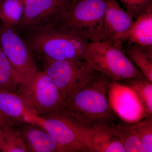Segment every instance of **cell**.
I'll use <instances>...</instances> for the list:
<instances>
[{
	"mask_svg": "<svg viewBox=\"0 0 152 152\" xmlns=\"http://www.w3.org/2000/svg\"><path fill=\"white\" fill-rule=\"evenodd\" d=\"M111 81L104 74L95 71L89 80L64 102L61 109L91 127L102 124H114L115 118L108 95Z\"/></svg>",
	"mask_w": 152,
	"mask_h": 152,
	"instance_id": "cell-1",
	"label": "cell"
},
{
	"mask_svg": "<svg viewBox=\"0 0 152 152\" xmlns=\"http://www.w3.org/2000/svg\"><path fill=\"white\" fill-rule=\"evenodd\" d=\"M28 123L37 125L50 133L62 152H91L89 141L94 128L63 109L43 115L30 114Z\"/></svg>",
	"mask_w": 152,
	"mask_h": 152,
	"instance_id": "cell-2",
	"label": "cell"
},
{
	"mask_svg": "<svg viewBox=\"0 0 152 152\" xmlns=\"http://www.w3.org/2000/svg\"><path fill=\"white\" fill-rule=\"evenodd\" d=\"M25 42L32 52L56 61L86 60L90 43L76 33L59 28L30 34Z\"/></svg>",
	"mask_w": 152,
	"mask_h": 152,
	"instance_id": "cell-3",
	"label": "cell"
},
{
	"mask_svg": "<svg viewBox=\"0 0 152 152\" xmlns=\"http://www.w3.org/2000/svg\"><path fill=\"white\" fill-rule=\"evenodd\" d=\"M85 60L93 70L116 81L145 77L123 51V47L109 41L90 42Z\"/></svg>",
	"mask_w": 152,
	"mask_h": 152,
	"instance_id": "cell-4",
	"label": "cell"
},
{
	"mask_svg": "<svg viewBox=\"0 0 152 152\" xmlns=\"http://www.w3.org/2000/svg\"><path fill=\"white\" fill-rule=\"evenodd\" d=\"M107 0H72L57 28L69 30L90 42L106 40L104 20Z\"/></svg>",
	"mask_w": 152,
	"mask_h": 152,
	"instance_id": "cell-5",
	"label": "cell"
},
{
	"mask_svg": "<svg viewBox=\"0 0 152 152\" xmlns=\"http://www.w3.org/2000/svg\"><path fill=\"white\" fill-rule=\"evenodd\" d=\"M43 71L58 87L64 102L73 96L92 76L86 60L56 61L42 58Z\"/></svg>",
	"mask_w": 152,
	"mask_h": 152,
	"instance_id": "cell-6",
	"label": "cell"
},
{
	"mask_svg": "<svg viewBox=\"0 0 152 152\" xmlns=\"http://www.w3.org/2000/svg\"><path fill=\"white\" fill-rule=\"evenodd\" d=\"M72 0H24L18 28L28 35L57 28Z\"/></svg>",
	"mask_w": 152,
	"mask_h": 152,
	"instance_id": "cell-7",
	"label": "cell"
},
{
	"mask_svg": "<svg viewBox=\"0 0 152 152\" xmlns=\"http://www.w3.org/2000/svg\"><path fill=\"white\" fill-rule=\"evenodd\" d=\"M33 114L43 115L61 108L64 103L61 92L43 71L38 70L19 90Z\"/></svg>",
	"mask_w": 152,
	"mask_h": 152,
	"instance_id": "cell-8",
	"label": "cell"
},
{
	"mask_svg": "<svg viewBox=\"0 0 152 152\" xmlns=\"http://www.w3.org/2000/svg\"><path fill=\"white\" fill-rule=\"evenodd\" d=\"M0 45L22 87L39 70L31 51L16 29L1 23Z\"/></svg>",
	"mask_w": 152,
	"mask_h": 152,
	"instance_id": "cell-9",
	"label": "cell"
},
{
	"mask_svg": "<svg viewBox=\"0 0 152 152\" xmlns=\"http://www.w3.org/2000/svg\"><path fill=\"white\" fill-rule=\"evenodd\" d=\"M108 95L114 113L124 122L135 124L148 117L140 100L130 87L112 80Z\"/></svg>",
	"mask_w": 152,
	"mask_h": 152,
	"instance_id": "cell-10",
	"label": "cell"
},
{
	"mask_svg": "<svg viewBox=\"0 0 152 152\" xmlns=\"http://www.w3.org/2000/svg\"><path fill=\"white\" fill-rule=\"evenodd\" d=\"M134 18L123 10L117 0H107L104 20L106 41L124 46L128 41Z\"/></svg>",
	"mask_w": 152,
	"mask_h": 152,
	"instance_id": "cell-11",
	"label": "cell"
},
{
	"mask_svg": "<svg viewBox=\"0 0 152 152\" xmlns=\"http://www.w3.org/2000/svg\"><path fill=\"white\" fill-rule=\"evenodd\" d=\"M22 137L29 152H62L55 138L42 128L30 123H24Z\"/></svg>",
	"mask_w": 152,
	"mask_h": 152,
	"instance_id": "cell-12",
	"label": "cell"
},
{
	"mask_svg": "<svg viewBox=\"0 0 152 152\" xmlns=\"http://www.w3.org/2000/svg\"><path fill=\"white\" fill-rule=\"evenodd\" d=\"M115 124H102L94 127L90 138L91 152H125Z\"/></svg>",
	"mask_w": 152,
	"mask_h": 152,
	"instance_id": "cell-13",
	"label": "cell"
},
{
	"mask_svg": "<svg viewBox=\"0 0 152 152\" xmlns=\"http://www.w3.org/2000/svg\"><path fill=\"white\" fill-rule=\"evenodd\" d=\"M0 113L16 123H27L28 116L32 113L18 93L0 89Z\"/></svg>",
	"mask_w": 152,
	"mask_h": 152,
	"instance_id": "cell-14",
	"label": "cell"
},
{
	"mask_svg": "<svg viewBox=\"0 0 152 152\" xmlns=\"http://www.w3.org/2000/svg\"><path fill=\"white\" fill-rule=\"evenodd\" d=\"M123 50L145 77L152 83V46H143L128 42Z\"/></svg>",
	"mask_w": 152,
	"mask_h": 152,
	"instance_id": "cell-15",
	"label": "cell"
},
{
	"mask_svg": "<svg viewBox=\"0 0 152 152\" xmlns=\"http://www.w3.org/2000/svg\"><path fill=\"white\" fill-rule=\"evenodd\" d=\"M134 21L127 42L143 46H152V7Z\"/></svg>",
	"mask_w": 152,
	"mask_h": 152,
	"instance_id": "cell-16",
	"label": "cell"
},
{
	"mask_svg": "<svg viewBox=\"0 0 152 152\" xmlns=\"http://www.w3.org/2000/svg\"><path fill=\"white\" fill-rule=\"evenodd\" d=\"M24 9L23 0H3L0 4V21L7 26L17 29Z\"/></svg>",
	"mask_w": 152,
	"mask_h": 152,
	"instance_id": "cell-17",
	"label": "cell"
},
{
	"mask_svg": "<svg viewBox=\"0 0 152 152\" xmlns=\"http://www.w3.org/2000/svg\"><path fill=\"white\" fill-rule=\"evenodd\" d=\"M115 127L125 152H146L136 132L134 124H115Z\"/></svg>",
	"mask_w": 152,
	"mask_h": 152,
	"instance_id": "cell-18",
	"label": "cell"
},
{
	"mask_svg": "<svg viewBox=\"0 0 152 152\" xmlns=\"http://www.w3.org/2000/svg\"><path fill=\"white\" fill-rule=\"evenodd\" d=\"M21 87V84L0 45V89L18 93Z\"/></svg>",
	"mask_w": 152,
	"mask_h": 152,
	"instance_id": "cell-19",
	"label": "cell"
},
{
	"mask_svg": "<svg viewBox=\"0 0 152 152\" xmlns=\"http://www.w3.org/2000/svg\"><path fill=\"white\" fill-rule=\"evenodd\" d=\"M15 124H8L4 126L1 152H28L21 130L14 128Z\"/></svg>",
	"mask_w": 152,
	"mask_h": 152,
	"instance_id": "cell-20",
	"label": "cell"
},
{
	"mask_svg": "<svg viewBox=\"0 0 152 152\" xmlns=\"http://www.w3.org/2000/svg\"><path fill=\"white\" fill-rule=\"evenodd\" d=\"M125 84L132 88L142 102L148 117L152 116V83L145 77L124 80Z\"/></svg>",
	"mask_w": 152,
	"mask_h": 152,
	"instance_id": "cell-21",
	"label": "cell"
},
{
	"mask_svg": "<svg viewBox=\"0 0 152 152\" xmlns=\"http://www.w3.org/2000/svg\"><path fill=\"white\" fill-rule=\"evenodd\" d=\"M135 129L146 152H152V116L134 124Z\"/></svg>",
	"mask_w": 152,
	"mask_h": 152,
	"instance_id": "cell-22",
	"label": "cell"
},
{
	"mask_svg": "<svg viewBox=\"0 0 152 152\" xmlns=\"http://www.w3.org/2000/svg\"><path fill=\"white\" fill-rule=\"evenodd\" d=\"M124 7L127 12L136 19L152 7V0H129Z\"/></svg>",
	"mask_w": 152,
	"mask_h": 152,
	"instance_id": "cell-23",
	"label": "cell"
},
{
	"mask_svg": "<svg viewBox=\"0 0 152 152\" xmlns=\"http://www.w3.org/2000/svg\"><path fill=\"white\" fill-rule=\"evenodd\" d=\"M8 124H15V123L10 122H0V152L1 150L3 141V130L4 126Z\"/></svg>",
	"mask_w": 152,
	"mask_h": 152,
	"instance_id": "cell-24",
	"label": "cell"
},
{
	"mask_svg": "<svg viewBox=\"0 0 152 152\" xmlns=\"http://www.w3.org/2000/svg\"><path fill=\"white\" fill-rule=\"evenodd\" d=\"M0 122H10L14 123V122L10 120L7 118L6 117L3 115L2 114L0 113Z\"/></svg>",
	"mask_w": 152,
	"mask_h": 152,
	"instance_id": "cell-25",
	"label": "cell"
},
{
	"mask_svg": "<svg viewBox=\"0 0 152 152\" xmlns=\"http://www.w3.org/2000/svg\"><path fill=\"white\" fill-rule=\"evenodd\" d=\"M119 1H120L122 3V4L124 5V6L126 5V4H127V3L128 2L129 0H119Z\"/></svg>",
	"mask_w": 152,
	"mask_h": 152,
	"instance_id": "cell-26",
	"label": "cell"
},
{
	"mask_svg": "<svg viewBox=\"0 0 152 152\" xmlns=\"http://www.w3.org/2000/svg\"><path fill=\"white\" fill-rule=\"evenodd\" d=\"M3 0H0V4H1V3L2 1Z\"/></svg>",
	"mask_w": 152,
	"mask_h": 152,
	"instance_id": "cell-27",
	"label": "cell"
},
{
	"mask_svg": "<svg viewBox=\"0 0 152 152\" xmlns=\"http://www.w3.org/2000/svg\"><path fill=\"white\" fill-rule=\"evenodd\" d=\"M23 1H24V0H23Z\"/></svg>",
	"mask_w": 152,
	"mask_h": 152,
	"instance_id": "cell-28",
	"label": "cell"
}]
</instances>
